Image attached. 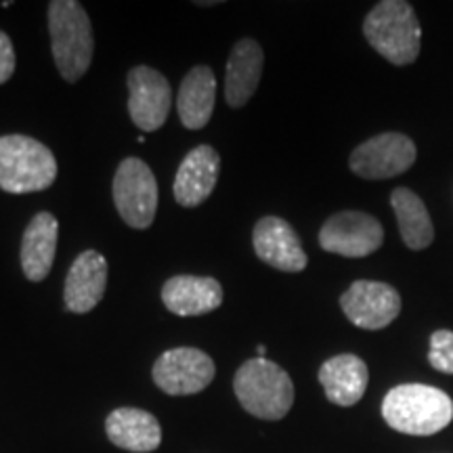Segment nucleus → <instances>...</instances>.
<instances>
[{"instance_id": "1", "label": "nucleus", "mask_w": 453, "mask_h": 453, "mask_svg": "<svg viewBox=\"0 0 453 453\" xmlns=\"http://www.w3.org/2000/svg\"><path fill=\"white\" fill-rule=\"evenodd\" d=\"M382 418L396 433L430 437L453 420V399L428 384H399L382 401Z\"/></svg>"}, {"instance_id": "2", "label": "nucleus", "mask_w": 453, "mask_h": 453, "mask_svg": "<svg viewBox=\"0 0 453 453\" xmlns=\"http://www.w3.org/2000/svg\"><path fill=\"white\" fill-rule=\"evenodd\" d=\"M49 32L61 78L78 82L87 73L95 53L93 26L87 11L76 0H53L49 4Z\"/></svg>"}, {"instance_id": "3", "label": "nucleus", "mask_w": 453, "mask_h": 453, "mask_svg": "<svg viewBox=\"0 0 453 453\" xmlns=\"http://www.w3.org/2000/svg\"><path fill=\"white\" fill-rule=\"evenodd\" d=\"M234 390L243 410L260 420H281L294 405L292 378L265 357L242 364L234 378Z\"/></svg>"}, {"instance_id": "4", "label": "nucleus", "mask_w": 453, "mask_h": 453, "mask_svg": "<svg viewBox=\"0 0 453 453\" xmlns=\"http://www.w3.org/2000/svg\"><path fill=\"white\" fill-rule=\"evenodd\" d=\"M364 34L373 50L393 65H410L420 55V21L403 0L378 3L365 17Z\"/></svg>"}, {"instance_id": "5", "label": "nucleus", "mask_w": 453, "mask_h": 453, "mask_svg": "<svg viewBox=\"0 0 453 453\" xmlns=\"http://www.w3.org/2000/svg\"><path fill=\"white\" fill-rule=\"evenodd\" d=\"M57 160L41 141L26 134L0 137V189L7 194H34L55 183Z\"/></svg>"}, {"instance_id": "6", "label": "nucleus", "mask_w": 453, "mask_h": 453, "mask_svg": "<svg viewBox=\"0 0 453 453\" xmlns=\"http://www.w3.org/2000/svg\"><path fill=\"white\" fill-rule=\"evenodd\" d=\"M113 202L124 223L133 229H150L157 211V180L139 157L120 162L113 177Z\"/></svg>"}, {"instance_id": "7", "label": "nucleus", "mask_w": 453, "mask_h": 453, "mask_svg": "<svg viewBox=\"0 0 453 453\" xmlns=\"http://www.w3.org/2000/svg\"><path fill=\"white\" fill-rule=\"evenodd\" d=\"M214 361L200 349L179 347L157 357L151 370L156 387L166 395L185 396L202 393L214 380Z\"/></svg>"}, {"instance_id": "8", "label": "nucleus", "mask_w": 453, "mask_h": 453, "mask_svg": "<svg viewBox=\"0 0 453 453\" xmlns=\"http://www.w3.org/2000/svg\"><path fill=\"white\" fill-rule=\"evenodd\" d=\"M380 220L367 212L344 211L330 217L319 231V243L326 252L347 258L370 257L382 246Z\"/></svg>"}, {"instance_id": "9", "label": "nucleus", "mask_w": 453, "mask_h": 453, "mask_svg": "<svg viewBox=\"0 0 453 453\" xmlns=\"http://www.w3.org/2000/svg\"><path fill=\"white\" fill-rule=\"evenodd\" d=\"M416 162V145L407 134L382 133L361 143L350 154V170L361 179H393Z\"/></svg>"}, {"instance_id": "10", "label": "nucleus", "mask_w": 453, "mask_h": 453, "mask_svg": "<svg viewBox=\"0 0 453 453\" xmlns=\"http://www.w3.org/2000/svg\"><path fill=\"white\" fill-rule=\"evenodd\" d=\"M350 324L361 330H382L401 313V294L384 281L359 280L340 296Z\"/></svg>"}, {"instance_id": "11", "label": "nucleus", "mask_w": 453, "mask_h": 453, "mask_svg": "<svg viewBox=\"0 0 453 453\" xmlns=\"http://www.w3.org/2000/svg\"><path fill=\"white\" fill-rule=\"evenodd\" d=\"M128 113L134 127L154 133L168 120L173 90L166 78L154 67L137 65L128 72Z\"/></svg>"}, {"instance_id": "12", "label": "nucleus", "mask_w": 453, "mask_h": 453, "mask_svg": "<svg viewBox=\"0 0 453 453\" xmlns=\"http://www.w3.org/2000/svg\"><path fill=\"white\" fill-rule=\"evenodd\" d=\"M257 257L269 267L286 273H300L307 269V254L303 250L296 231L280 217L260 219L252 231Z\"/></svg>"}, {"instance_id": "13", "label": "nucleus", "mask_w": 453, "mask_h": 453, "mask_svg": "<svg viewBox=\"0 0 453 453\" xmlns=\"http://www.w3.org/2000/svg\"><path fill=\"white\" fill-rule=\"evenodd\" d=\"M220 173V157L211 145H197L185 156L174 177V200L183 208H196L211 197Z\"/></svg>"}, {"instance_id": "14", "label": "nucleus", "mask_w": 453, "mask_h": 453, "mask_svg": "<svg viewBox=\"0 0 453 453\" xmlns=\"http://www.w3.org/2000/svg\"><path fill=\"white\" fill-rule=\"evenodd\" d=\"M107 288V260L97 250H84L72 263L65 277L64 303L67 311L84 315L104 298Z\"/></svg>"}, {"instance_id": "15", "label": "nucleus", "mask_w": 453, "mask_h": 453, "mask_svg": "<svg viewBox=\"0 0 453 453\" xmlns=\"http://www.w3.org/2000/svg\"><path fill=\"white\" fill-rule=\"evenodd\" d=\"M162 303L179 317L206 315L223 304V286L214 277H170L162 288Z\"/></svg>"}, {"instance_id": "16", "label": "nucleus", "mask_w": 453, "mask_h": 453, "mask_svg": "<svg viewBox=\"0 0 453 453\" xmlns=\"http://www.w3.org/2000/svg\"><path fill=\"white\" fill-rule=\"evenodd\" d=\"M107 439L124 451L150 453L162 445V426L154 413L137 407L113 410L105 420Z\"/></svg>"}, {"instance_id": "17", "label": "nucleus", "mask_w": 453, "mask_h": 453, "mask_svg": "<svg viewBox=\"0 0 453 453\" xmlns=\"http://www.w3.org/2000/svg\"><path fill=\"white\" fill-rule=\"evenodd\" d=\"M319 382L330 403L353 407L364 399L367 382H370V372L361 357L344 353L332 357L319 367Z\"/></svg>"}, {"instance_id": "18", "label": "nucleus", "mask_w": 453, "mask_h": 453, "mask_svg": "<svg viewBox=\"0 0 453 453\" xmlns=\"http://www.w3.org/2000/svg\"><path fill=\"white\" fill-rule=\"evenodd\" d=\"M265 55L263 49L252 38H242L231 50L226 61L225 101L234 110H240L257 93L260 76H263Z\"/></svg>"}, {"instance_id": "19", "label": "nucleus", "mask_w": 453, "mask_h": 453, "mask_svg": "<svg viewBox=\"0 0 453 453\" xmlns=\"http://www.w3.org/2000/svg\"><path fill=\"white\" fill-rule=\"evenodd\" d=\"M59 223L55 214L38 212L26 226L21 240V269L30 281H42L55 263Z\"/></svg>"}, {"instance_id": "20", "label": "nucleus", "mask_w": 453, "mask_h": 453, "mask_svg": "<svg viewBox=\"0 0 453 453\" xmlns=\"http://www.w3.org/2000/svg\"><path fill=\"white\" fill-rule=\"evenodd\" d=\"M217 101V78L208 65H196L183 78L177 97L179 118L185 128L200 130L211 122Z\"/></svg>"}, {"instance_id": "21", "label": "nucleus", "mask_w": 453, "mask_h": 453, "mask_svg": "<svg viewBox=\"0 0 453 453\" xmlns=\"http://www.w3.org/2000/svg\"><path fill=\"white\" fill-rule=\"evenodd\" d=\"M401 237L411 250H424L434 240V226L424 202L407 187H399L390 196Z\"/></svg>"}, {"instance_id": "22", "label": "nucleus", "mask_w": 453, "mask_h": 453, "mask_svg": "<svg viewBox=\"0 0 453 453\" xmlns=\"http://www.w3.org/2000/svg\"><path fill=\"white\" fill-rule=\"evenodd\" d=\"M428 364L441 373H453V332L437 330L430 336Z\"/></svg>"}, {"instance_id": "23", "label": "nucleus", "mask_w": 453, "mask_h": 453, "mask_svg": "<svg viewBox=\"0 0 453 453\" xmlns=\"http://www.w3.org/2000/svg\"><path fill=\"white\" fill-rule=\"evenodd\" d=\"M15 73V49L11 38L0 30V84L11 81Z\"/></svg>"}, {"instance_id": "24", "label": "nucleus", "mask_w": 453, "mask_h": 453, "mask_svg": "<svg viewBox=\"0 0 453 453\" xmlns=\"http://www.w3.org/2000/svg\"><path fill=\"white\" fill-rule=\"evenodd\" d=\"M257 353H258V357H265V353H267V347H265V344H258Z\"/></svg>"}]
</instances>
